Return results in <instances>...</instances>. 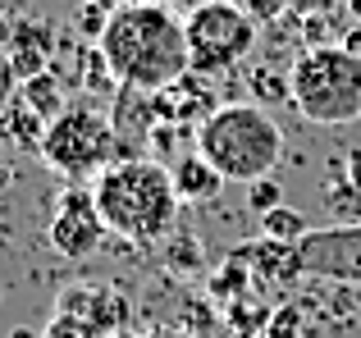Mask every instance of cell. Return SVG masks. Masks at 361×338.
Masks as SVG:
<instances>
[{
	"mask_svg": "<svg viewBox=\"0 0 361 338\" xmlns=\"http://www.w3.org/2000/svg\"><path fill=\"white\" fill-rule=\"evenodd\" d=\"M110 69L123 87L137 92H165L174 87L183 73H192V51H188V27L174 18L169 5H147V0H128L115 9L106 37H101Z\"/></svg>",
	"mask_w": 361,
	"mask_h": 338,
	"instance_id": "6da1fadb",
	"label": "cell"
},
{
	"mask_svg": "<svg viewBox=\"0 0 361 338\" xmlns=\"http://www.w3.org/2000/svg\"><path fill=\"white\" fill-rule=\"evenodd\" d=\"M101 220L106 229L123 242H165L174 233L178 220V192H174V174L156 161H115L106 174L92 178Z\"/></svg>",
	"mask_w": 361,
	"mask_h": 338,
	"instance_id": "7a4b0ae2",
	"label": "cell"
},
{
	"mask_svg": "<svg viewBox=\"0 0 361 338\" xmlns=\"http://www.w3.org/2000/svg\"><path fill=\"white\" fill-rule=\"evenodd\" d=\"M197 151L224 174V183H256L270 178L283 161L288 142L283 128L270 119V110L256 101H229L197 128Z\"/></svg>",
	"mask_w": 361,
	"mask_h": 338,
	"instance_id": "3957f363",
	"label": "cell"
},
{
	"mask_svg": "<svg viewBox=\"0 0 361 338\" xmlns=\"http://www.w3.org/2000/svg\"><path fill=\"white\" fill-rule=\"evenodd\" d=\"M293 110L307 124L343 128L361 119V55L348 46H307L288 69Z\"/></svg>",
	"mask_w": 361,
	"mask_h": 338,
	"instance_id": "277c9868",
	"label": "cell"
},
{
	"mask_svg": "<svg viewBox=\"0 0 361 338\" xmlns=\"http://www.w3.org/2000/svg\"><path fill=\"white\" fill-rule=\"evenodd\" d=\"M37 156L60 178L87 183V178L106 174V169L119 161V137H115L110 115H101V110H92V106H69L46 128V142H42Z\"/></svg>",
	"mask_w": 361,
	"mask_h": 338,
	"instance_id": "5b68a950",
	"label": "cell"
},
{
	"mask_svg": "<svg viewBox=\"0 0 361 338\" xmlns=\"http://www.w3.org/2000/svg\"><path fill=\"white\" fill-rule=\"evenodd\" d=\"M183 27H188V51H192V73H202V78H220L233 64H243L261 37V23L238 0H202L183 18Z\"/></svg>",
	"mask_w": 361,
	"mask_h": 338,
	"instance_id": "8992f818",
	"label": "cell"
},
{
	"mask_svg": "<svg viewBox=\"0 0 361 338\" xmlns=\"http://www.w3.org/2000/svg\"><path fill=\"white\" fill-rule=\"evenodd\" d=\"M106 220H101V206H97V192L87 183H69L55 201V215L46 224V238L51 247L60 251L64 261H87L92 251L101 247L106 238Z\"/></svg>",
	"mask_w": 361,
	"mask_h": 338,
	"instance_id": "52a82bcc",
	"label": "cell"
},
{
	"mask_svg": "<svg viewBox=\"0 0 361 338\" xmlns=\"http://www.w3.org/2000/svg\"><path fill=\"white\" fill-rule=\"evenodd\" d=\"M302 270L311 279H334V284H361V224H334V229H311L298 242Z\"/></svg>",
	"mask_w": 361,
	"mask_h": 338,
	"instance_id": "ba28073f",
	"label": "cell"
},
{
	"mask_svg": "<svg viewBox=\"0 0 361 338\" xmlns=\"http://www.w3.org/2000/svg\"><path fill=\"white\" fill-rule=\"evenodd\" d=\"M55 311L78 315V320L97 325L101 334H119V330H128L133 302L115 284H73V288H64V293L55 297Z\"/></svg>",
	"mask_w": 361,
	"mask_h": 338,
	"instance_id": "9c48e42d",
	"label": "cell"
},
{
	"mask_svg": "<svg viewBox=\"0 0 361 338\" xmlns=\"http://www.w3.org/2000/svg\"><path fill=\"white\" fill-rule=\"evenodd\" d=\"M110 124H115V137H119V161H142V151L151 146V133H156V124H160L156 92L119 87Z\"/></svg>",
	"mask_w": 361,
	"mask_h": 338,
	"instance_id": "30bf717a",
	"label": "cell"
},
{
	"mask_svg": "<svg viewBox=\"0 0 361 338\" xmlns=\"http://www.w3.org/2000/svg\"><path fill=\"white\" fill-rule=\"evenodd\" d=\"M233 261H252L256 275H261V279H274V284H288V279L307 275V270H302V251H298V242L261 238V242H252V247H238V251H233Z\"/></svg>",
	"mask_w": 361,
	"mask_h": 338,
	"instance_id": "8fae6325",
	"label": "cell"
},
{
	"mask_svg": "<svg viewBox=\"0 0 361 338\" xmlns=\"http://www.w3.org/2000/svg\"><path fill=\"white\" fill-rule=\"evenodd\" d=\"M169 174H174L178 201H211V196L224 192V174H220L211 161H206L197 146H192L188 156H178V161L169 165Z\"/></svg>",
	"mask_w": 361,
	"mask_h": 338,
	"instance_id": "7c38bea8",
	"label": "cell"
},
{
	"mask_svg": "<svg viewBox=\"0 0 361 338\" xmlns=\"http://www.w3.org/2000/svg\"><path fill=\"white\" fill-rule=\"evenodd\" d=\"M46 128H51V124H46V119L37 115L23 96H18V101H9L5 115H0V142L18 146V151H42Z\"/></svg>",
	"mask_w": 361,
	"mask_h": 338,
	"instance_id": "4fadbf2b",
	"label": "cell"
},
{
	"mask_svg": "<svg viewBox=\"0 0 361 338\" xmlns=\"http://www.w3.org/2000/svg\"><path fill=\"white\" fill-rule=\"evenodd\" d=\"M18 96H23L27 106H32L37 115L46 119V124H55V119H60L64 110H69V106H64V82L55 78L51 69L37 73V78H27V82H18Z\"/></svg>",
	"mask_w": 361,
	"mask_h": 338,
	"instance_id": "5bb4252c",
	"label": "cell"
},
{
	"mask_svg": "<svg viewBox=\"0 0 361 338\" xmlns=\"http://www.w3.org/2000/svg\"><path fill=\"white\" fill-rule=\"evenodd\" d=\"M78 87H82V92H92V96H119L123 82L115 78V69H110V60H106V51H101V46H87V51H82Z\"/></svg>",
	"mask_w": 361,
	"mask_h": 338,
	"instance_id": "9a60e30c",
	"label": "cell"
},
{
	"mask_svg": "<svg viewBox=\"0 0 361 338\" xmlns=\"http://www.w3.org/2000/svg\"><path fill=\"white\" fill-rule=\"evenodd\" d=\"M311 233L307 215L293 211V206H279V211L261 215V238H274V242H302Z\"/></svg>",
	"mask_w": 361,
	"mask_h": 338,
	"instance_id": "2e32d148",
	"label": "cell"
},
{
	"mask_svg": "<svg viewBox=\"0 0 361 338\" xmlns=\"http://www.w3.org/2000/svg\"><path fill=\"white\" fill-rule=\"evenodd\" d=\"M252 96H256V106H283V101H293V82L283 78V73H274V69H252Z\"/></svg>",
	"mask_w": 361,
	"mask_h": 338,
	"instance_id": "e0dca14e",
	"label": "cell"
},
{
	"mask_svg": "<svg viewBox=\"0 0 361 338\" xmlns=\"http://www.w3.org/2000/svg\"><path fill=\"white\" fill-rule=\"evenodd\" d=\"M46 69H51V55L46 51H37V46H9V78L27 82V78H37V73H46Z\"/></svg>",
	"mask_w": 361,
	"mask_h": 338,
	"instance_id": "ac0fdd59",
	"label": "cell"
},
{
	"mask_svg": "<svg viewBox=\"0 0 361 338\" xmlns=\"http://www.w3.org/2000/svg\"><path fill=\"white\" fill-rule=\"evenodd\" d=\"M42 338H110V334H101L97 325L78 320V315H69V311H55L51 320H46V330H42Z\"/></svg>",
	"mask_w": 361,
	"mask_h": 338,
	"instance_id": "d6986e66",
	"label": "cell"
},
{
	"mask_svg": "<svg viewBox=\"0 0 361 338\" xmlns=\"http://www.w3.org/2000/svg\"><path fill=\"white\" fill-rule=\"evenodd\" d=\"M165 261L174 270H202V247H197V238H188V233H169L165 238Z\"/></svg>",
	"mask_w": 361,
	"mask_h": 338,
	"instance_id": "ffe728a7",
	"label": "cell"
},
{
	"mask_svg": "<svg viewBox=\"0 0 361 338\" xmlns=\"http://www.w3.org/2000/svg\"><path fill=\"white\" fill-rule=\"evenodd\" d=\"M247 206H252L256 215H270L283 206V187L274 183V178H256V183H247Z\"/></svg>",
	"mask_w": 361,
	"mask_h": 338,
	"instance_id": "44dd1931",
	"label": "cell"
},
{
	"mask_svg": "<svg viewBox=\"0 0 361 338\" xmlns=\"http://www.w3.org/2000/svg\"><path fill=\"white\" fill-rule=\"evenodd\" d=\"M302 37H307V46H338L329 14H307V23H302Z\"/></svg>",
	"mask_w": 361,
	"mask_h": 338,
	"instance_id": "7402d4cb",
	"label": "cell"
},
{
	"mask_svg": "<svg viewBox=\"0 0 361 338\" xmlns=\"http://www.w3.org/2000/svg\"><path fill=\"white\" fill-rule=\"evenodd\" d=\"M238 5H243L247 14L256 18V23H274V18H279V14H288V9L298 5V0H238Z\"/></svg>",
	"mask_w": 361,
	"mask_h": 338,
	"instance_id": "603a6c76",
	"label": "cell"
},
{
	"mask_svg": "<svg viewBox=\"0 0 361 338\" xmlns=\"http://www.w3.org/2000/svg\"><path fill=\"white\" fill-rule=\"evenodd\" d=\"M298 325H302L298 306H283V311L270 320V338H298Z\"/></svg>",
	"mask_w": 361,
	"mask_h": 338,
	"instance_id": "cb8c5ba5",
	"label": "cell"
},
{
	"mask_svg": "<svg viewBox=\"0 0 361 338\" xmlns=\"http://www.w3.org/2000/svg\"><path fill=\"white\" fill-rule=\"evenodd\" d=\"M334 165L343 169V178H348V183H353L357 192H361V151H343V156H338Z\"/></svg>",
	"mask_w": 361,
	"mask_h": 338,
	"instance_id": "d4e9b609",
	"label": "cell"
},
{
	"mask_svg": "<svg viewBox=\"0 0 361 338\" xmlns=\"http://www.w3.org/2000/svg\"><path fill=\"white\" fill-rule=\"evenodd\" d=\"M338 46H348L353 55H361V23H353V27H348V32H343V42H338Z\"/></svg>",
	"mask_w": 361,
	"mask_h": 338,
	"instance_id": "484cf974",
	"label": "cell"
},
{
	"mask_svg": "<svg viewBox=\"0 0 361 338\" xmlns=\"http://www.w3.org/2000/svg\"><path fill=\"white\" fill-rule=\"evenodd\" d=\"M14 23H18V18H0V51L14 46Z\"/></svg>",
	"mask_w": 361,
	"mask_h": 338,
	"instance_id": "4316f807",
	"label": "cell"
},
{
	"mask_svg": "<svg viewBox=\"0 0 361 338\" xmlns=\"http://www.w3.org/2000/svg\"><path fill=\"white\" fill-rule=\"evenodd\" d=\"M14 9H23V0H0V18H14Z\"/></svg>",
	"mask_w": 361,
	"mask_h": 338,
	"instance_id": "83f0119b",
	"label": "cell"
},
{
	"mask_svg": "<svg viewBox=\"0 0 361 338\" xmlns=\"http://www.w3.org/2000/svg\"><path fill=\"white\" fill-rule=\"evenodd\" d=\"M343 9H348V18H353V23H361V0H348Z\"/></svg>",
	"mask_w": 361,
	"mask_h": 338,
	"instance_id": "f1b7e54d",
	"label": "cell"
},
{
	"mask_svg": "<svg viewBox=\"0 0 361 338\" xmlns=\"http://www.w3.org/2000/svg\"><path fill=\"white\" fill-rule=\"evenodd\" d=\"M14 338H42V334H32V330H14Z\"/></svg>",
	"mask_w": 361,
	"mask_h": 338,
	"instance_id": "f546056e",
	"label": "cell"
},
{
	"mask_svg": "<svg viewBox=\"0 0 361 338\" xmlns=\"http://www.w3.org/2000/svg\"><path fill=\"white\" fill-rule=\"evenodd\" d=\"M110 338H142V334H133V330H119V334H110Z\"/></svg>",
	"mask_w": 361,
	"mask_h": 338,
	"instance_id": "4dcf8cb0",
	"label": "cell"
},
{
	"mask_svg": "<svg viewBox=\"0 0 361 338\" xmlns=\"http://www.w3.org/2000/svg\"><path fill=\"white\" fill-rule=\"evenodd\" d=\"M147 5H178V0H147Z\"/></svg>",
	"mask_w": 361,
	"mask_h": 338,
	"instance_id": "1f68e13d",
	"label": "cell"
}]
</instances>
